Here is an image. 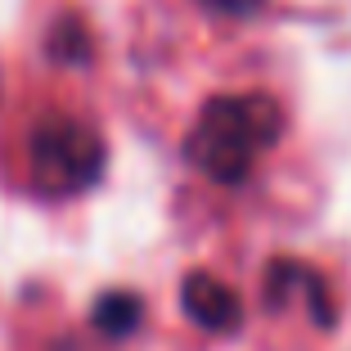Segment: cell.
<instances>
[{
  "label": "cell",
  "mask_w": 351,
  "mask_h": 351,
  "mask_svg": "<svg viewBox=\"0 0 351 351\" xmlns=\"http://www.w3.org/2000/svg\"><path fill=\"white\" fill-rule=\"evenodd\" d=\"M284 135V108L270 95H217L207 99L194 135H189V158L203 167L217 185L248 180L261 149L279 145Z\"/></svg>",
  "instance_id": "6da1fadb"
},
{
  "label": "cell",
  "mask_w": 351,
  "mask_h": 351,
  "mask_svg": "<svg viewBox=\"0 0 351 351\" xmlns=\"http://www.w3.org/2000/svg\"><path fill=\"white\" fill-rule=\"evenodd\" d=\"M32 171L41 189H54V194L86 189L104 171V140L73 117H50L32 131Z\"/></svg>",
  "instance_id": "7a4b0ae2"
},
{
  "label": "cell",
  "mask_w": 351,
  "mask_h": 351,
  "mask_svg": "<svg viewBox=\"0 0 351 351\" xmlns=\"http://www.w3.org/2000/svg\"><path fill=\"white\" fill-rule=\"evenodd\" d=\"M180 306H185V315L207 333L239 329V315H243V306H239L234 293H230L221 279L203 275V270L185 275V284H180Z\"/></svg>",
  "instance_id": "3957f363"
},
{
  "label": "cell",
  "mask_w": 351,
  "mask_h": 351,
  "mask_svg": "<svg viewBox=\"0 0 351 351\" xmlns=\"http://www.w3.org/2000/svg\"><path fill=\"white\" fill-rule=\"evenodd\" d=\"M90 320L99 333H108V338H126V333L140 329V320H145V302L135 298V293H104L99 302H95Z\"/></svg>",
  "instance_id": "277c9868"
},
{
  "label": "cell",
  "mask_w": 351,
  "mask_h": 351,
  "mask_svg": "<svg viewBox=\"0 0 351 351\" xmlns=\"http://www.w3.org/2000/svg\"><path fill=\"white\" fill-rule=\"evenodd\" d=\"M315 279V270H306V266H298V261H270L266 266V306H284L289 302V293L293 289H302L306 293V284Z\"/></svg>",
  "instance_id": "5b68a950"
},
{
  "label": "cell",
  "mask_w": 351,
  "mask_h": 351,
  "mask_svg": "<svg viewBox=\"0 0 351 351\" xmlns=\"http://www.w3.org/2000/svg\"><path fill=\"white\" fill-rule=\"evenodd\" d=\"M50 54L59 63H68V68H82L86 59H90V36H86V27L77 19H59L50 32Z\"/></svg>",
  "instance_id": "8992f818"
},
{
  "label": "cell",
  "mask_w": 351,
  "mask_h": 351,
  "mask_svg": "<svg viewBox=\"0 0 351 351\" xmlns=\"http://www.w3.org/2000/svg\"><path fill=\"white\" fill-rule=\"evenodd\" d=\"M203 5H212V10H221V14H252V10H261V0H203Z\"/></svg>",
  "instance_id": "52a82bcc"
}]
</instances>
